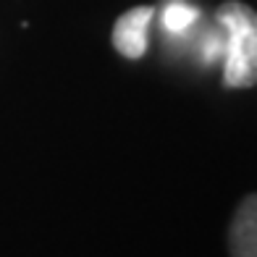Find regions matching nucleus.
I'll return each mask as SVG.
<instances>
[{"label": "nucleus", "instance_id": "5", "mask_svg": "<svg viewBox=\"0 0 257 257\" xmlns=\"http://www.w3.org/2000/svg\"><path fill=\"white\" fill-rule=\"evenodd\" d=\"M202 53L210 63L218 61L220 55H223V37H218V34H210V37L202 42Z\"/></svg>", "mask_w": 257, "mask_h": 257}, {"label": "nucleus", "instance_id": "2", "mask_svg": "<svg viewBox=\"0 0 257 257\" xmlns=\"http://www.w3.org/2000/svg\"><path fill=\"white\" fill-rule=\"evenodd\" d=\"M153 6H137L118 16L113 27V45L123 58L137 61L147 53V29L153 21Z\"/></svg>", "mask_w": 257, "mask_h": 257}, {"label": "nucleus", "instance_id": "3", "mask_svg": "<svg viewBox=\"0 0 257 257\" xmlns=\"http://www.w3.org/2000/svg\"><path fill=\"white\" fill-rule=\"evenodd\" d=\"M233 257H257V194H249L236 210L228 231Z\"/></svg>", "mask_w": 257, "mask_h": 257}, {"label": "nucleus", "instance_id": "1", "mask_svg": "<svg viewBox=\"0 0 257 257\" xmlns=\"http://www.w3.org/2000/svg\"><path fill=\"white\" fill-rule=\"evenodd\" d=\"M223 29V84L247 89L257 84V11L241 0H226L215 11Z\"/></svg>", "mask_w": 257, "mask_h": 257}, {"label": "nucleus", "instance_id": "4", "mask_svg": "<svg viewBox=\"0 0 257 257\" xmlns=\"http://www.w3.org/2000/svg\"><path fill=\"white\" fill-rule=\"evenodd\" d=\"M197 16H200V11H197L194 6L181 3V0H173V3H168L166 11H163V27H166V32L181 34L194 24Z\"/></svg>", "mask_w": 257, "mask_h": 257}]
</instances>
